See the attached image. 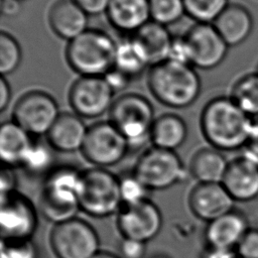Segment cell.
I'll use <instances>...</instances> for the list:
<instances>
[{
  "instance_id": "cell-11",
  "label": "cell",
  "mask_w": 258,
  "mask_h": 258,
  "mask_svg": "<svg viewBox=\"0 0 258 258\" xmlns=\"http://www.w3.org/2000/svg\"><path fill=\"white\" fill-rule=\"evenodd\" d=\"M37 226V210L26 196L17 190L1 196L0 228L2 241L31 239Z\"/></svg>"
},
{
  "instance_id": "cell-22",
  "label": "cell",
  "mask_w": 258,
  "mask_h": 258,
  "mask_svg": "<svg viewBox=\"0 0 258 258\" xmlns=\"http://www.w3.org/2000/svg\"><path fill=\"white\" fill-rule=\"evenodd\" d=\"M33 144L31 135L14 121L2 123L0 128V156L6 166H20Z\"/></svg>"
},
{
  "instance_id": "cell-31",
  "label": "cell",
  "mask_w": 258,
  "mask_h": 258,
  "mask_svg": "<svg viewBox=\"0 0 258 258\" xmlns=\"http://www.w3.org/2000/svg\"><path fill=\"white\" fill-rule=\"evenodd\" d=\"M22 53L18 41L4 31L0 34V72L2 76L10 75L21 62Z\"/></svg>"
},
{
  "instance_id": "cell-38",
  "label": "cell",
  "mask_w": 258,
  "mask_h": 258,
  "mask_svg": "<svg viewBox=\"0 0 258 258\" xmlns=\"http://www.w3.org/2000/svg\"><path fill=\"white\" fill-rule=\"evenodd\" d=\"M17 177L10 166H4L0 175V186H1V196H5L16 191Z\"/></svg>"
},
{
  "instance_id": "cell-17",
  "label": "cell",
  "mask_w": 258,
  "mask_h": 258,
  "mask_svg": "<svg viewBox=\"0 0 258 258\" xmlns=\"http://www.w3.org/2000/svg\"><path fill=\"white\" fill-rule=\"evenodd\" d=\"M249 229V224L244 214L233 210L209 222L204 232V238L207 247L235 250Z\"/></svg>"
},
{
  "instance_id": "cell-46",
  "label": "cell",
  "mask_w": 258,
  "mask_h": 258,
  "mask_svg": "<svg viewBox=\"0 0 258 258\" xmlns=\"http://www.w3.org/2000/svg\"><path fill=\"white\" fill-rule=\"evenodd\" d=\"M1 258H5V257H3V256H1Z\"/></svg>"
},
{
  "instance_id": "cell-15",
  "label": "cell",
  "mask_w": 258,
  "mask_h": 258,
  "mask_svg": "<svg viewBox=\"0 0 258 258\" xmlns=\"http://www.w3.org/2000/svg\"><path fill=\"white\" fill-rule=\"evenodd\" d=\"M234 204V199L221 182H199L188 195V207L191 213L207 223L235 210Z\"/></svg>"
},
{
  "instance_id": "cell-42",
  "label": "cell",
  "mask_w": 258,
  "mask_h": 258,
  "mask_svg": "<svg viewBox=\"0 0 258 258\" xmlns=\"http://www.w3.org/2000/svg\"><path fill=\"white\" fill-rule=\"evenodd\" d=\"M11 97V90L7 81L2 77L0 81V111L4 112L7 108Z\"/></svg>"
},
{
  "instance_id": "cell-7",
  "label": "cell",
  "mask_w": 258,
  "mask_h": 258,
  "mask_svg": "<svg viewBox=\"0 0 258 258\" xmlns=\"http://www.w3.org/2000/svg\"><path fill=\"white\" fill-rule=\"evenodd\" d=\"M132 172L148 190L166 189L185 178L180 157L172 150L155 146L140 155Z\"/></svg>"
},
{
  "instance_id": "cell-26",
  "label": "cell",
  "mask_w": 258,
  "mask_h": 258,
  "mask_svg": "<svg viewBox=\"0 0 258 258\" xmlns=\"http://www.w3.org/2000/svg\"><path fill=\"white\" fill-rule=\"evenodd\" d=\"M148 64V55L134 35L117 43L114 68L133 80L140 76Z\"/></svg>"
},
{
  "instance_id": "cell-34",
  "label": "cell",
  "mask_w": 258,
  "mask_h": 258,
  "mask_svg": "<svg viewBox=\"0 0 258 258\" xmlns=\"http://www.w3.org/2000/svg\"><path fill=\"white\" fill-rule=\"evenodd\" d=\"M235 250L239 258H258V230L249 229Z\"/></svg>"
},
{
  "instance_id": "cell-32",
  "label": "cell",
  "mask_w": 258,
  "mask_h": 258,
  "mask_svg": "<svg viewBox=\"0 0 258 258\" xmlns=\"http://www.w3.org/2000/svg\"><path fill=\"white\" fill-rule=\"evenodd\" d=\"M119 178L123 204H133L147 199L148 189L133 172Z\"/></svg>"
},
{
  "instance_id": "cell-41",
  "label": "cell",
  "mask_w": 258,
  "mask_h": 258,
  "mask_svg": "<svg viewBox=\"0 0 258 258\" xmlns=\"http://www.w3.org/2000/svg\"><path fill=\"white\" fill-rule=\"evenodd\" d=\"M20 11L19 0H2L1 1V12L7 17L16 16Z\"/></svg>"
},
{
  "instance_id": "cell-44",
  "label": "cell",
  "mask_w": 258,
  "mask_h": 258,
  "mask_svg": "<svg viewBox=\"0 0 258 258\" xmlns=\"http://www.w3.org/2000/svg\"><path fill=\"white\" fill-rule=\"evenodd\" d=\"M93 258H120V256L108 251H100Z\"/></svg>"
},
{
  "instance_id": "cell-20",
  "label": "cell",
  "mask_w": 258,
  "mask_h": 258,
  "mask_svg": "<svg viewBox=\"0 0 258 258\" xmlns=\"http://www.w3.org/2000/svg\"><path fill=\"white\" fill-rule=\"evenodd\" d=\"M87 133L88 128L79 115L63 113L47 133V143L55 151L74 152L82 149Z\"/></svg>"
},
{
  "instance_id": "cell-2",
  "label": "cell",
  "mask_w": 258,
  "mask_h": 258,
  "mask_svg": "<svg viewBox=\"0 0 258 258\" xmlns=\"http://www.w3.org/2000/svg\"><path fill=\"white\" fill-rule=\"evenodd\" d=\"M147 84L158 102L175 109L190 106L202 90V82L195 68L171 59L153 64Z\"/></svg>"
},
{
  "instance_id": "cell-13",
  "label": "cell",
  "mask_w": 258,
  "mask_h": 258,
  "mask_svg": "<svg viewBox=\"0 0 258 258\" xmlns=\"http://www.w3.org/2000/svg\"><path fill=\"white\" fill-rule=\"evenodd\" d=\"M115 92L104 77H80L71 87L69 101L75 113L96 118L110 111Z\"/></svg>"
},
{
  "instance_id": "cell-21",
  "label": "cell",
  "mask_w": 258,
  "mask_h": 258,
  "mask_svg": "<svg viewBox=\"0 0 258 258\" xmlns=\"http://www.w3.org/2000/svg\"><path fill=\"white\" fill-rule=\"evenodd\" d=\"M213 24L229 46L243 43L254 26L250 11L238 3H230Z\"/></svg>"
},
{
  "instance_id": "cell-10",
  "label": "cell",
  "mask_w": 258,
  "mask_h": 258,
  "mask_svg": "<svg viewBox=\"0 0 258 258\" xmlns=\"http://www.w3.org/2000/svg\"><path fill=\"white\" fill-rule=\"evenodd\" d=\"M60 113L56 101L43 91H30L15 104L13 121L33 136L47 135Z\"/></svg>"
},
{
  "instance_id": "cell-23",
  "label": "cell",
  "mask_w": 258,
  "mask_h": 258,
  "mask_svg": "<svg viewBox=\"0 0 258 258\" xmlns=\"http://www.w3.org/2000/svg\"><path fill=\"white\" fill-rule=\"evenodd\" d=\"M228 165L229 161L220 150L203 148L192 156L189 172L201 183H222Z\"/></svg>"
},
{
  "instance_id": "cell-35",
  "label": "cell",
  "mask_w": 258,
  "mask_h": 258,
  "mask_svg": "<svg viewBox=\"0 0 258 258\" xmlns=\"http://www.w3.org/2000/svg\"><path fill=\"white\" fill-rule=\"evenodd\" d=\"M147 251V243L123 238L119 245L120 258H144Z\"/></svg>"
},
{
  "instance_id": "cell-18",
  "label": "cell",
  "mask_w": 258,
  "mask_h": 258,
  "mask_svg": "<svg viewBox=\"0 0 258 258\" xmlns=\"http://www.w3.org/2000/svg\"><path fill=\"white\" fill-rule=\"evenodd\" d=\"M88 16L74 0H58L51 6L48 20L56 35L71 41L88 29Z\"/></svg>"
},
{
  "instance_id": "cell-9",
  "label": "cell",
  "mask_w": 258,
  "mask_h": 258,
  "mask_svg": "<svg viewBox=\"0 0 258 258\" xmlns=\"http://www.w3.org/2000/svg\"><path fill=\"white\" fill-rule=\"evenodd\" d=\"M129 148L127 139L109 121L98 122L88 128L81 151L89 162L105 168L119 163Z\"/></svg>"
},
{
  "instance_id": "cell-27",
  "label": "cell",
  "mask_w": 258,
  "mask_h": 258,
  "mask_svg": "<svg viewBox=\"0 0 258 258\" xmlns=\"http://www.w3.org/2000/svg\"><path fill=\"white\" fill-rule=\"evenodd\" d=\"M229 97L248 116L258 118V72L241 76L234 83Z\"/></svg>"
},
{
  "instance_id": "cell-16",
  "label": "cell",
  "mask_w": 258,
  "mask_h": 258,
  "mask_svg": "<svg viewBox=\"0 0 258 258\" xmlns=\"http://www.w3.org/2000/svg\"><path fill=\"white\" fill-rule=\"evenodd\" d=\"M235 202H249L258 197V164L243 155L229 161L222 180Z\"/></svg>"
},
{
  "instance_id": "cell-1",
  "label": "cell",
  "mask_w": 258,
  "mask_h": 258,
  "mask_svg": "<svg viewBox=\"0 0 258 258\" xmlns=\"http://www.w3.org/2000/svg\"><path fill=\"white\" fill-rule=\"evenodd\" d=\"M254 119L244 113L230 97H217L203 109L201 128L207 141L220 151L244 148Z\"/></svg>"
},
{
  "instance_id": "cell-14",
  "label": "cell",
  "mask_w": 258,
  "mask_h": 258,
  "mask_svg": "<svg viewBox=\"0 0 258 258\" xmlns=\"http://www.w3.org/2000/svg\"><path fill=\"white\" fill-rule=\"evenodd\" d=\"M189 62L194 68L211 70L226 58L229 45L213 23H197L184 35Z\"/></svg>"
},
{
  "instance_id": "cell-36",
  "label": "cell",
  "mask_w": 258,
  "mask_h": 258,
  "mask_svg": "<svg viewBox=\"0 0 258 258\" xmlns=\"http://www.w3.org/2000/svg\"><path fill=\"white\" fill-rule=\"evenodd\" d=\"M168 59H171V60H174L177 62H181V63L190 64L188 48H187L184 36L173 37Z\"/></svg>"
},
{
  "instance_id": "cell-8",
  "label": "cell",
  "mask_w": 258,
  "mask_h": 258,
  "mask_svg": "<svg viewBox=\"0 0 258 258\" xmlns=\"http://www.w3.org/2000/svg\"><path fill=\"white\" fill-rule=\"evenodd\" d=\"M49 245L56 258H93L101 251L97 231L77 217L53 226Z\"/></svg>"
},
{
  "instance_id": "cell-28",
  "label": "cell",
  "mask_w": 258,
  "mask_h": 258,
  "mask_svg": "<svg viewBox=\"0 0 258 258\" xmlns=\"http://www.w3.org/2000/svg\"><path fill=\"white\" fill-rule=\"evenodd\" d=\"M52 150L53 148L48 143L33 141L20 166L32 175L47 174L51 170L53 162Z\"/></svg>"
},
{
  "instance_id": "cell-40",
  "label": "cell",
  "mask_w": 258,
  "mask_h": 258,
  "mask_svg": "<svg viewBox=\"0 0 258 258\" xmlns=\"http://www.w3.org/2000/svg\"><path fill=\"white\" fill-rule=\"evenodd\" d=\"M200 258H239L236 250L207 247L201 254Z\"/></svg>"
},
{
  "instance_id": "cell-39",
  "label": "cell",
  "mask_w": 258,
  "mask_h": 258,
  "mask_svg": "<svg viewBox=\"0 0 258 258\" xmlns=\"http://www.w3.org/2000/svg\"><path fill=\"white\" fill-rule=\"evenodd\" d=\"M88 15L106 12L111 0H74Z\"/></svg>"
},
{
  "instance_id": "cell-29",
  "label": "cell",
  "mask_w": 258,
  "mask_h": 258,
  "mask_svg": "<svg viewBox=\"0 0 258 258\" xmlns=\"http://www.w3.org/2000/svg\"><path fill=\"white\" fill-rule=\"evenodd\" d=\"M185 14L198 23H214L228 7L229 0H183Z\"/></svg>"
},
{
  "instance_id": "cell-5",
  "label": "cell",
  "mask_w": 258,
  "mask_h": 258,
  "mask_svg": "<svg viewBox=\"0 0 258 258\" xmlns=\"http://www.w3.org/2000/svg\"><path fill=\"white\" fill-rule=\"evenodd\" d=\"M79 205L83 213L97 219L118 213L123 205L120 178L103 167L96 166L84 170Z\"/></svg>"
},
{
  "instance_id": "cell-19",
  "label": "cell",
  "mask_w": 258,
  "mask_h": 258,
  "mask_svg": "<svg viewBox=\"0 0 258 258\" xmlns=\"http://www.w3.org/2000/svg\"><path fill=\"white\" fill-rule=\"evenodd\" d=\"M106 14L112 26L131 34L151 19L149 0H111Z\"/></svg>"
},
{
  "instance_id": "cell-37",
  "label": "cell",
  "mask_w": 258,
  "mask_h": 258,
  "mask_svg": "<svg viewBox=\"0 0 258 258\" xmlns=\"http://www.w3.org/2000/svg\"><path fill=\"white\" fill-rule=\"evenodd\" d=\"M104 78L106 79V81L108 82V84L114 90L115 93L126 89L130 84V82L132 81L131 78H129L127 75L117 70L116 68H113L111 71H109L104 76Z\"/></svg>"
},
{
  "instance_id": "cell-4",
  "label": "cell",
  "mask_w": 258,
  "mask_h": 258,
  "mask_svg": "<svg viewBox=\"0 0 258 258\" xmlns=\"http://www.w3.org/2000/svg\"><path fill=\"white\" fill-rule=\"evenodd\" d=\"M117 42L106 32L87 29L69 41L66 57L81 77H104L114 68Z\"/></svg>"
},
{
  "instance_id": "cell-45",
  "label": "cell",
  "mask_w": 258,
  "mask_h": 258,
  "mask_svg": "<svg viewBox=\"0 0 258 258\" xmlns=\"http://www.w3.org/2000/svg\"><path fill=\"white\" fill-rule=\"evenodd\" d=\"M151 258H170V257L166 254H156V255L152 256Z\"/></svg>"
},
{
  "instance_id": "cell-24",
  "label": "cell",
  "mask_w": 258,
  "mask_h": 258,
  "mask_svg": "<svg viewBox=\"0 0 258 258\" xmlns=\"http://www.w3.org/2000/svg\"><path fill=\"white\" fill-rule=\"evenodd\" d=\"M132 35L145 49L151 66L168 59L173 36L166 26L150 20Z\"/></svg>"
},
{
  "instance_id": "cell-3",
  "label": "cell",
  "mask_w": 258,
  "mask_h": 258,
  "mask_svg": "<svg viewBox=\"0 0 258 258\" xmlns=\"http://www.w3.org/2000/svg\"><path fill=\"white\" fill-rule=\"evenodd\" d=\"M83 171L69 165L52 168L39 196L41 216L54 225L76 218L80 210L79 194Z\"/></svg>"
},
{
  "instance_id": "cell-12",
  "label": "cell",
  "mask_w": 258,
  "mask_h": 258,
  "mask_svg": "<svg viewBox=\"0 0 258 258\" xmlns=\"http://www.w3.org/2000/svg\"><path fill=\"white\" fill-rule=\"evenodd\" d=\"M117 229L122 238L147 243L162 228V214L148 198L133 204H123L117 213Z\"/></svg>"
},
{
  "instance_id": "cell-33",
  "label": "cell",
  "mask_w": 258,
  "mask_h": 258,
  "mask_svg": "<svg viewBox=\"0 0 258 258\" xmlns=\"http://www.w3.org/2000/svg\"><path fill=\"white\" fill-rule=\"evenodd\" d=\"M1 256L5 258H37V249L31 239L2 241Z\"/></svg>"
},
{
  "instance_id": "cell-47",
  "label": "cell",
  "mask_w": 258,
  "mask_h": 258,
  "mask_svg": "<svg viewBox=\"0 0 258 258\" xmlns=\"http://www.w3.org/2000/svg\"><path fill=\"white\" fill-rule=\"evenodd\" d=\"M19 1H21V0H19Z\"/></svg>"
},
{
  "instance_id": "cell-30",
  "label": "cell",
  "mask_w": 258,
  "mask_h": 258,
  "mask_svg": "<svg viewBox=\"0 0 258 258\" xmlns=\"http://www.w3.org/2000/svg\"><path fill=\"white\" fill-rule=\"evenodd\" d=\"M152 21L167 26L181 19L185 14L183 0H149Z\"/></svg>"
},
{
  "instance_id": "cell-43",
  "label": "cell",
  "mask_w": 258,
  "mask_h": 258,
  "mask_svg": "<svg viewBox=\"0 0 258 258\" xmlns=\"http://www.w3.org/2000/svg\"><path fill=\"white\" fill-rule=\"evenodd\" d=\"M258 156V118L254 119L251 135L247 145L244 147Z\"/></svg>"
},
{
  "instance_id": "cell-25",
  "label": "cell",
  "mask_w": 258,
  "mask_h": 258,
  "mask_svg": "<svg viewBox=\"0 0 258 258\" xmlns=\"http://www.w3.org/2000/svg\"><path fill=\"white\" fill-rule=\"evenodd\" d=\"M187 137V127L182 118L174 114H165L155 119L150 132L153 146L172 150L183 144Z\"/></svg>"
},
{
  "instance_id": "cell-6",
  "label": "cell",
  "mask_w": 258,
  "mask_h": 258,
  "mask_svg": "<svg viewBox=\"0 0 258 258\" xmlns=\"http://www.w3.org/2000/svg\"><path fill=\"white\" fill-rule=\"evenodd\" d=\"M110 122L122 133L131 146H139L150 139L155 121L154 109L145 97L128 93L115 99L110 111Z\"/></svg>"
}]
</instances>
